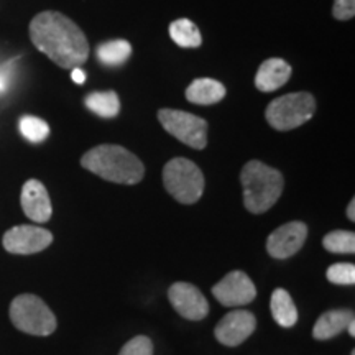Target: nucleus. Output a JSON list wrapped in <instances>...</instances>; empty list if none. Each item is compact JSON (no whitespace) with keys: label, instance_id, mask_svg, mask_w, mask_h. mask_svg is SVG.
<instances>
[{"label":"nucleus","instance_id":"obj_12","mask_svg":"<svg viewBox=\"0 0 355 355\" xmlns=\"http://www.w3.org/2000/svg\"><path fill=\"white\" fill-rule=\"evenodd\" d=\"M168 298L180 316L189 321H201L209 313V303L201 290L186 282L173 283L168 290Z\"/></svg>","mask_w":355,"mask_h":355},{"label":"nucleus","instance_id":"obj_14","mask_svg":"<svg viewBox=\"0 0 355 355\" xmlns=\"http://www.w3.org/2000/svg\"><path fill=\"white\" fill-rule=\"evenodd\" d=\"M291 66L285 60L270 58L260 64L255 74V87L261 92H273L283 87L291 78Z\"/></svg>","mask_w":355,"mask_h":355},{"label":"nucleus","instance_id":"obj_13","mask_svg":"<svg viewBox=\"0 0 355 355\" xmlns=\"http://www.w3.org/2000/svg\"><path fill=\"white\" fill-rule=\"evenodd\" d=\"M21 209H24L25 216L30 220L38 222H48L51 219L53 207L50 201V194H48L46 188L42 181L38 180H28L21 188Z\"/></svg>","mask_w":355,"mask_h":355},{"label":"nucleus","instance_id":"obj_10","mask_svg":"<svg viewBox=\"0 0 355 355\" xmlns=\"http://www.w3.org/2000/svg\"><path fill=\"white\" fill-rule=\"evenodd\" d=\"M308 237V225L301 220H293L273 230L266 241V252L277 260L290 259L298 254Z\"/></svg>","mask_w":355,"mask_h":355},{"label":"nucleus","instance_id":"obj_6","mask_svg":"<svg viewBox=\"0 0 355 355\" xmlns=\"http://www.w3.org/2000/svg\"><path fill=\"white\" fill-rule=\"evenodd\" d=\"M13 326L32 336H50L56 331V316L42 298L35 295H20L10 304Z\"/></svg>","mask_w":355,"mask_h":355},{"label":"nucleus","instance_id":"obj_29","mask_svg":"<svg viewBox=\"0 0 355 355\" xmlns=\"http://www.w3.org/2000/svg\"><path fill=\"white\" fill-rule=\"evenodd\" d=\"M347 331H349V334L350 336H355V319H352V321L349 322V326H347Z\"/></svg>","mask_w":355,"mask_h":355},{"label":"nucleus","instance_id":"obj_5","mask_svg":"<svg viewBox=\"0 0 355 355\" xmlns=\"http://www.w3.org/2000/svg\"><path fill=\"white\" fill-rule=\"evenodd\" d=\"M316 112V99L309 92H291L270 102L266 122L278 132H288L309 122Z\"/></svg>","mask_w":355,"mask_h":355},{"label":"nucleus","instance_id":"obj_27","mask_svg":"<svg viewBox=\"0 0 355 355\" xmlns=\"http://www.w3.org/2000/svg\"><path fill=\"white\" fill-rule=\"evenodd\" d=\"M71 78H73V81L78 83V84L86 83V73H84L81 68L71 69Z\"/></svg>","mask_w":355,"mask_h":355},{"label":"nucleus","instance_id":"obj_17","mask_svg":"<svg viewBox=\"0 0 355 355\" xmlns=\"http://www.w3.org/2000/svg\"><path fill=\"white\" fill-rule=\"evenodd\" d=\"M270 309H272L273 319L278 326L290 329L298 322V309H296L295 301L290 293L283 288H277L273 291L272 300H270Z\"/></svg>","mask_w":355,"mask_h":355},{"label":"nucleus","instance_id":"obj_24","mask_svg":"<svg viewBox=\"0 0 355 355\" xmlns=\"http://www.w3.org/2000/svg\"><path fill=\"white\" fill-rule=\"evenodd\" d=\"M119 355H153V343L150 337L137 336L123 345Z\"/></svg>","mask_w":355,"mask_h":355},{"label":"nucleus","instance_id":"obj_26","mask_svg":"<svg viewBox=\"0 0 355 355\" xmlns=\"http://www.w3.org/2000/svg\"><path fill=\"white\" fill-rule=\"evenodd\" d=\"M13 78V61L10 63H6L0 68V94L7 92L8 84H10Z\"/></svg>","mask_w":355,"mask_h":355},{"label":"nucleus","instance_id":"obj_23","mask_svg":"<svg viewBox=\"0 0 355 355\" xmlns=\"http://www.w3.org/2000/svg\"><path fill=\"white\" fill-rule=\"evenodd\" d=\"M326 277L331 283L340 286H349L355 283V265L354 263H334L327 268Z\"/></svg>","mask_w":355,"mask_h":355},{"label":"nucleus","instance_id":"obj_25","mask_svg":"<svg viewBox=\"0 0 355 355\" xmlns=\"http://www.w3.org/2000/svg\"><path fill=\"white\" fill-rule=\"evenodd\" d=\"M332 15L337 20H350L355 15V0H334Z\"/></svg>","mask_w":355,"mask_h":355},{"label":"nucleus","instance_id":"obj_9","mask_svg":"<svg viewBox=\"0 0 355 355\" xmlns=\"http://www.w3.org/2000/svg\"><path fill=\"white\" fill-rule=\"evenodd\" d=\"M212 295L222 306L227 308H237L245 306L255 300L257 288L247 273L235 270L225 275L217 285L212 288Z\"/></svg>","mask_w":355,"mask_h":355},{"label":"nucleus","instance_id":"obj_18","mask_svg":"<svg viewBox=\"0 0 355 355\" xmlns=\"http://www.w3.org/2000/svg\"><path fill=\"white\" fill-rule=\"evenodd\" d=\"M86 107L104 119H114L121 112V99L114 91H96L86 97Z\"/></svg>","mask_w":355,"mask_h":355},{"label":"nucleus","instance_id":"obj_21","mask_svg":"<svg viewBox=\"0 0 355 355\" xmlns=\"http://www.w3.org/2000/svg\"><path fill=\"white\" fill-rule=\"evenodd\" d=\"M322 245L331 254H355V234L350 230H332L322 239Z\"/></svg>","mask_w":355,"mask_h":355},{"label":"nucleus","instance_id":"obj_28","mask_svg":"<svg viewBox=\"0 0 355 355\" xmlns=\"http://www.w3.org/2000/svg\"><path fill=\"white\" fill-rule=\"evenodd\" d=\"M347 217L350 220H355V199H352V201L349 202L347 206Z\"/></svg>","mask_w":355,"mask_h":355},{"label":"nucleus","instance_id":"obj_11","mask_svg":"<svg viewBox=\"0 0 355 355\" xmlns=\"http://www.w3.org/2000/svg\"><path fill=\"white\" fill-rule=\"evenodd\" d=\"M257 329V319L254 313L245 309H237L232 313L225 314L224 318L217 322L214 336L217 343L227 347H237L254 334Z\"/></svg>","mask_w":355,"mask_h":355},{"label":"nucleus","instance_id":"obj_1","mask_svg":"<svg viewBox=\"0 0 355 355\" xmlns=\"http://www.w3.org/2000/svg\"><path fill=\"white\" fill-rule=\"evenodd\" d=\"M30 38L43 55L63 69L79 68L89 58L86 35L61 12L44 10L33 17Z\"/></svg>","mask_w":355,"mask_h":355},{"label":"nucleus","instance_id":"obj_7","mask_svg":"<svg viewBox=\"0 0 355 355\" xmlns=\"http://www.w3.org/2000/svg\"><path fill=\"white\" fill-rule=\"evenodd\" d=\"M158 121L168 133L194 150L207 145V122L198 115L176 109L158 110Z\"/></svg>","mask_w":355,"mask_h":355},{"label":"nucleus","instance_id":"obj_15","mask_svg":"<svg viewBox=\"0 0 355 355\" xmlns=\"http://www.w3.org/2000/svg\"><path fill=\"white\" fill-rule=\"evenodd\" d=\"M354 313L350 309H332L319 316L314 324L313 337L316 340H329L339 336L340 332L347 331L349 322L352 321Z\"/></svg>","mask_w":355,"mask_h":355},{"label":"nucleus","instance_id":"obj_20","mask_svg":"<svg viewBox=\"0 0 355 355\" xmlns=\"http://www.w3.org/2000/svg\"><path fill=\"white\" fill-rule=\"evenodd\" d=\"M132 53L130 43L125 40H112L99 44L97 48V60L105 66H119L125 63Z\"/></svg>","mask_w":355,"mask_h":355},{"label":"nucleus","instance_id":"obj_8","mask_svg":"<svg viewBox=\"0 0 355 355\" xmlns=\"http://www.w3.org/2000/svg\"><path fill=\"white\" fill-rule=\"evenodd\" d=\"M53 234L38 225H17L3 234V248L15 255H32L50 247Z\"/></svg>","mask_w":355,"mask_h":355},{"label":"nucleus","instance_id":"obj_3","mask_svg":"<svg viewBox=\"0 0 355 355\" xmlns=\"http://www.w3.org/2000/svg\"><path fill=\"white\" fill-rule=\"evenodd\" d=\"M243 204L252 214H263L277 204L285 188L283 175L259 159L248 162L241 171Z\"/></svg>","mask_w":355,"mask_h":355},{"label":"nucleus","instance_id":"obj_22","mask_svg":"<svg viewBox=\"0 0 355 355\" xmlns=\"http://www.w3.org/2000/svg\"><path fill=\"white\" fill-rule=\"evenodd\" d=\"M20 133L32 144H42L50 135V125L35 115H24L19 122Z\"/></svg>","mask_w":355,"mask_h":355},{"label":"nucleus","instance_id":"obj_4","mask_svg":"<svg viewBox=\"0 0 355 355\" xmlns=\"http://www.w3.org/2000/svg\"><path fill=\"white\" fill-rule=\"evenodd\" d=\"M163 184L168 193L181 204H194L204 193V175L188 158H173L163 168Z\"/></svg>","mask_w":355,"mask_h":355},{"label":"nucleus","instance_id":"obj_2","mask_svg":"<svg viewBox=\"0 0 355 355\" xmlns=\"http://www.w3.org/2000/svg\"><path fill=\"white\" fill-rule=\"evenodd\" d=\"M83 168L102 180L117 184H137L144 180L145 166L121 145H99L83 155Z\"/></svg>","mask_w":355,"mask_h":355},{"label":"nucleus","instance_id":"obj_19","mask_svg":"<svg viewBox=\"0 0 355 355\" xmlns=\"http://www.w3.org/2000/svg\"><path fill=\"white\" fill-rule=\"evenodd\" d=\"M170 37L181 48H198L202 43L201 32L188 19H180L173 21L170 25Z\"/></svg>","mask_w":355,"mask_h":355},{"label":"nucleus","instance_id":"obj_16","mask_svg":"<svg viewBox=\"0 0 355 355\" xmlns=\"http://www.w3.org/2000/svg\"><path fill=\"white\" fill-rule=\"evenodd\" d=\"M227 91L225 86L216 79L211 78H199L194 79L186 89V99L191 104L198 105H212L224 99Z\"/></svg>","mask_w":355,"mask_h":355}]
</instances>
